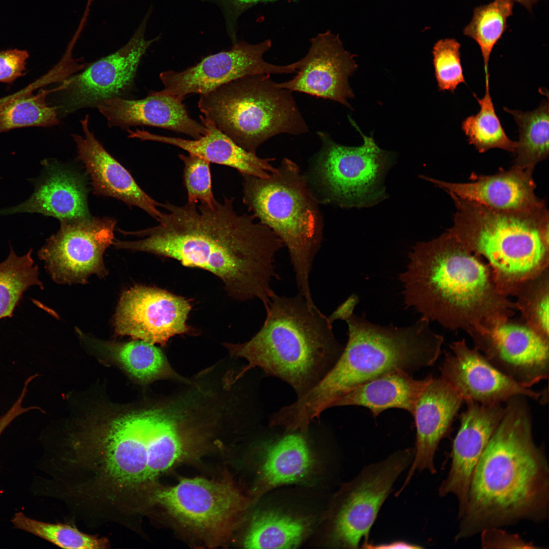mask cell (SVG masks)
<instances>
[{
  "label": "cell",
  "instance_id": "4",
  "mask_svg": "<svg viewBox=\"0 0 549 549\" xmlns=\"http://www.w3.org/2000/svg\"><path fill=\"white\" fill-rule=\"evenodd\" d=\"M342 317L348 327L346 347L320 380L292 404L295 416L310 423L333 403L355 387L396 370L410 373L433 365L438 359L443 337L421 318L403 327L382 326L353 313Z\"/></svg>",
  "mask_w": 549,
  "mask_h": 549
},
{
  "label": "cell",
  "instance_id": "28",
  "mask_svg": "<svg viewBox=\"0 0 549 549\" xmlns=\"http://www.w3.org/2000/svg\"><path fill=\"white\" fill-rule=\"evenodd\" d=\"M179 414L171 410L155 408L149 441L147 481L169 469L185 454L187 438Z\"/></svg>",
  "mask_w": 549,
  "mask_h": 549
},
{
  "label": "cell",
  "instance_id": "34",
  "mask_svg": "<svg viewBox=\"0 0 549 549\" xmlns=\"http://www.w3.org/2000/svg\"><path fill=\"white\" fill-rule=\"evenodd\" d=\"M480 109L475 115L466 117L462 129L470 144L480 153L492 148H500L515 152L517 142L507 135L498 116L490 92V86H485L484 96L479 99L475 95Z\"/></svg>",
  "mask_w": 549,
  "mask_h": 549
},
{
  "label": "cell",
  "instance_id": "7",
  "mask_svg": "<svg viewBox=\"0 0 549 549\" xmlns=\"http://www.w3.org/2000/svg\"><path fill=\"white\" fill-rule=\"evenodd\" d=\"M242 175L243 203L287 247L298 294L313 304L310 276L321 246L323 224L308 179L287 158L267 178Z\"/></svg>",
  "mask_w": 549,
  "mask_h": 549
},
{
  "label": "cell",
  "instance_id": "19",
  "mask_svg": "<svg viewBox=\"0 0 549 549\" xmlns=\"http://www.w3.org/2000/svg\"><path fill=\"white\" fill-rule=\"evenodd\" d=\"M460 417V426L453 440L451 467L447 478L439 488L444 497L455 496L459 503L458 517L464 514L475 467L505 413L501 404L482 405L467 402Z\"/></svg>",
  "mask_w": 549,
  "mask_h": 549
},
{
  "label": "cell",
  "instance_id": "11",
  "mask_svg": "<svg viewBox=\"0 0 549 549\" xmlns=\"http://www.w3.org/2000/svg\"><path fill=\"white\" fill-rule=\"evenodd\" d=\"M116 221L109 217L61 221L59 230L38 251L52 280L58 284H85L92 274H108L105 250L114 242Z\"/></svg>",
  "mask_w": 549,
  "mask_h": 549
},
{
  "label": "cell",
  "instance_id": "30",
  "mask_svg": "<svg viewBox=\"0 0 549 549\" xmlns=\"http://www.w3.org/2000/svg\"><path fill=\"white\" fill-rule=\"evenodd\" d=\"M100 346L139 382L147 383L164 378L182 379L154 344L137 340L126 343H105Z\"/></svg>",
  "mask_w": 549,
  "mask_h": 549
},
{
  "label": "cell",
  "instance_id": "1",
  "mask_svg": "<svg viewBox=\"0 0 549 549\" xmlns=\"http://www.w3.org/2000/svg\"><path fill=\"white\" fill-rule=\"evenodd\" d=\"M233 198L212 205L161 204L165 210L153 227L134 233L143 238L122 241V249L168 257L186 267L207 270L240 301L257 299L266 308L279 277L275 256L283 244L253 215L240 214Z\"/></svg>",
  "mask_w": 549,
  "mask_h": 549
},
{
  "label": "cell",
  "instance_id": "32",
  "mask_svg": "<svg viewBox=\"0 0 549 549\" xmlns=\"http://www.w3.org/2000/svg\"><path fill=\"white\" fill-rule=\"evenodd\" d=\"M32 251L31 249L19 256L11 247L7 259L0 263V319L13 316L23 294L30 287L36 285L43 288Z\"/></svg>",
  "mask_w": 549,
  "mask_h": 549
},
{
  "label": "cell",
  "instance_id": "16",
  "mask_svg": "<svg viewBox=\"0 0 549 549\" xmlns=\"http://www.w3.org/2000/svg\"><path fill=\"white\" fill-rule=\"evenodd\" d=\"M475 348L497 369L529 388L548 378V342L528 325L502 321L468 332Z\"/></svg>",
  "mask_w": 549,
  "mask_h": 549
},
{
  "label": "cell",
  "instance_id": "14",
  "mask_svg": "<svg viewBox=\"0 0 549 549\" xmlns=\"http://www.w3.org/2000/svg\"><path fill=\"white\" fill-rule=\"evenodd\" d=\"M147 12L129 41L115 52L90 65L81 73L62 86L65 98L63 114L80 108L97 106L103 101L118 97L133 83L140 60L148 47L159 39L145 38Z\"/></svg>",
  "mask_w": 549,
  "mask_h": 549
},
{
  "label": "cell",
  "instance_id": "5",
  "mask_svg": "<svg viewBox=\"0 0 549 549\" xmlns=\"http://www.w3.org/2000/svg\"><path fill=\"white\" fill-rule=\"evenodd\" d=\"M265 309L263 324L251 340L224 344L232 356L249 362L236 378L259 367L288 383L299 397L320 380L343 349L329 318L299 294L275 293Z\"/></svg>",
  "mask_w": 549,
  "mask_h": 549
},
{
  "label": "cell",
  "instance_id": "8",
  "mask_svg": "<svg viewBox=\"0 0 549 549\" xmlns=\"http://www.w3.org/2000/svg\"><path fill=\"white\" fill-rule=\"evenodd\" d=\"M203 116L247 151L280 134L309 131L291 92L277 85L270 74L245 76L200 95Z\"/></svg>",
  "mask_w": 549,
  "mask_h": 549
},
{
  "label": "cell",
  "instance_id": "22",
  "mask_svg": "<svg viewBox=\"0 0 549 549\" xmlns=\"http://www.w3.org/2000/svg\"><path fill=\"white\" fill-rule=\"evenodd\" d=\"M533 171L512 166L492 175H471V182H450L422 175L437 187L458 198L501 210H521L545 204L535 194Z\"/></svg>",
  "mask_w": 549,
  "mask_h": 549
},
{
  "label": "cell",
  "instance_id": "6",
  "mask_svg": "<svg viewBox=\"0 0 549 549\" xmlns=\"http://www.w3.org/2000/svg\"><path fill=\"white\" fill-rule=\"evenodd\" d=\"M456 207L448 229L493 268L503 290L532 280L548 259V212L545 204L521 210H501L449 194Z\"/></svg>",
  "mask_w": 549,
  "mask_h": 549
},
{
  "label": "cell",
  "instance_id": "36",
  "mask_svg": "<svg viewBox=\"0 0 549 549\" xmlns=\"http://www.w3.org/2000/svg\"><path fill=\"white\" fill-rule=\"evenodd\" d=\"M11 522L15 528L45 539L60 547L68 549H101L108 547L106 538H99L79 531L70 525L51 524L27 517L17 512Z\"/></svg>",
  "mask_w": 549,
  "mask_h": 549
},
{
  "label": "cell",
  "instance_id": "35",
  "mask_svg": "<svg viewBox=\"0 0 549 549\" xmlns=\"http://www.w3.org/2000/svg\"><path fill=\"white\" fill-rule=\"evenodd\" d=\"M49 92L24 94L8 103L0 110V133L29 127H50L59 123L56 109L48 105Z\"/></svg>",
  "mask_w": 549,
  "mask_h": 549
},
{
  "label": "cell",
  "instance_id": "24",
  "mask_svg": "<svg viewBox=\"0 0 549 549\" xmlns=\"http://www.w3.org/2000/svg\"><path fill=\"white\" fill-rule=\"evenodd\" d=\"M110 127L147 126L162 128L198 139L205 127L192 118L182 102L168 95L152 92L140 100L115 97L97 106Z\"/></svg>",
  "mask_w": 549,
  "mask_h": 549
},
{
  "label": "cell",
  "instance_id": "29",
  "mask_svg": "<svg viewBox=\"0 0 549 549\" xmlns=\"http://www.w3.org/2000/svg\"><path fill=\"white\" fill-rule=\"evenodd\" d=\"M503 109L513 116L518 127L519 139L512 166L533 171L537 163L548 156V98L532 111L523 112L506 107Z\"/></svg>",
  "mask_w": 549,
  "mask_h": 549
},
{
  "label": "cell",
  "instance_id": "27",
  "mask_svg": "<svg viewBox=\"0 0 549 549\" xmlns=\"http://www.w3.org/2000/svg\"><path fill=\"white\" fill-rule=\"evenodd\" d=\"M304 432L290 431L269 446L260 474L264 488L297 482L309 473L313 461Z\"/></svg>",
  "mask_w": 549,
  "mask_h": 549
},
{
  "label": "cell",
  "instance_id": "20",
  "mask_svg": "<svg viewBox=\"0 0 549 549\" xmlns=\"http://www.w3.org/2000/svg\"><path fill=\"white\" fill-rule=\"evenodd\" d=\"M462 399L442 377L433 376L420 393L412 415L416 428L414 455L400 493L416 471L436 472L434 457L440 441L448 434Z\"/></svg>",
  "mask_w": 549,
  "mask_h": 549
},
{
  "label": "cell",
  "instance_id": "13",
  "mask_svg": "<svg viewBox=\"0 0 549 549\" xmlns=\"http://www.w3.org/2000/svg\"><path fill=\"white\" fill-rule=\"evenodd\" d=\"M150 500L184 526L209 535L228 528L246 503L232 484L202 478H184L174 486L160 488Z\"/></svg>",
  "mask_w": 549,
  "mask_h": 549
},
{
  "label": "cell",
  "instance_id": "44",
  "mask_svg": "<svg viewBox=\"0 0 549 549\" xmlns=\"http://www.w3.org/2000/svg\"><path fill=\"white\" fill-rule=\"evenodd\" d=\"M38 86L36 82H33L26 86L25 87L19 90V91L8 95L7 96L0 98V110L1 109L5 106L8 103L11 102L16 98L21 96L24 94L33 92L38 89Z\"/></svg>",
  "mask_w": 549,
  "mask_h": 549
},
{
  "label": "cell",
  "instance_id": "12",
  "mask_svg": "<svg viewBox=\"0 0 549 549\" xmlns=\"http://www.w3.org/2000/svg\"><path fill=\"white\" fill-rule=\"evenodd\" d=\"M232 44L230 50L208 55L182 71L163 72L160 78L164 87L159 93L182 102L189 94L202 95L245 76L297 71L298 61L279 66L264 60L263 55L272 45L269 39L255 44L245 41Z\"/></svg>",
  "mask_w": 549,
  "mask_h": 549
},
{
  "label": "cell",
  "instance_id": "43",
  "mask_svg": "<svg viewBox=\"0 0 549 549\" xmlns=\"http://www.w3.org/2000/svg\"><path fill=\"white\" fill-rule=\"evenodd\" d=\"M23 401V398L19 397L17 401L12 406V407L7 411V412L4 414L3 416L0 417V436L3 433L6 428L16 418L20 416L23 413L27 412L30 410V408L26 407L23 408L22 406V403Z\"/></svg>",
  "mask_w": 549,
  "mask_h": 549
},
{
  "label": "cell",
  "instance_id": "38",
  "mask_svg": "<svg viewBox=\"0 0 549 549\" xmlns=\"http://www.w3.org/2000/svg\"><path fill=\"white\" fill-rule=\"evenodd\" d=\"M184 164L183 182L187 191L188 202L212 205L214 197L210 163L195 155L179 154Z\"/></svg>",
  "mask_w": 549,
  "mask_h": 549
},
{
  "label": "cell",
  "instance_id": "39",
  "mask_svg": "<svg viewBox=\"0 0 549 549\" xmlns=\"http://www.w3.org/2000/svg\"><path fill=\"white\" fill-rule=\"evenodd\" d=\"M530 283L527 298L516 305L523 310L529 326L546 339L548 337V291L544 282L535 285Z\"/></svg>",
  "mask_w": 549,
  "mask_h": 549
},
{
  "label": "cell",
  "instance_id": "33",
  "mask_svg": "<svg viewBox=\"0 0 549 549\" xmlns=\"http://www.w3.org/2000/svg\"><path fill=\"white\" fill-rule=\"evenodd\" d=\"M513 2L494 0L475 8L472 18L463 30L464 35L478 45L483 58L485 83H489V62L494 46L505 31L507 20L512 15Z\"/></svg>",
  "mask_w": 549,
  "mask_h": 549
},
{
  "label": "cell",
  "instance_id": "10",
  "mask_svg": "<svg viewBox=\"0 0 549 549\" xmlns=\"http://www.w3.org/2000/svg\"><path fill=\"white\" fill-rule=\"evenodd\" d=\"M414 449L395 451L384 460L370 464L344 487L332 525L338 545L357 548L363 539L369 544L370 530L399 476L411 464Z\"/></svg>",
  "mask_w": 549,
  "mask_h": 549
},
{
  "label": "cell",
  "instance_id": "3",
  "mask_svg": "<svg viewBox=\"0 0 549 549\" xmlns=\"http://www.w3.org/2000/svg\"><path fill=\"white\" fill-rule=\"evenodd\" d=\"M400 274L407 307L451 329L481 331L508 320L510 301L493 271L449 231L419 242Z\"/></svg>",
  "mask_w": 549,
  "mask_h": 549
},
{
  "label": "cell",
  "instance_id": "26",
  "mask_svg": "<svg viewBox=\"0 0 549 549\" xmlns=\"http://www.w3.org/2000/svg\"><path fill=\"white\" fill-rule=\"evenodd\" d=\"M433 376L421 380L396 370L361 384L335 401L331 407L359 406L368 408L374 416L389 408H399L412 415L416 402Z\"/></svg>",
  "mask_w": 549,
  "mask_h": 549
},
{
  "label": "cell",
  "instance_id": "41",
  "mask_svg": "<svg viewBox=\"0 0 549 549\" xmlns=\"http://www.w3.org/2000/svg\"><path fill=\"white\" fill-rule=\"evenodd\" d=\"M29 54L26 50L0 51V82L11 83L24 75Z\"/></svg>",
  "mask_w": 549,
  "mask_h": 549
},
{
  "label": "cell",
  "instance_id": "40",
  "mask_svg": "<svg viewBox=\"0 0 549 549\" xmlns=\"http://www.w3.org/2000/svg\"><path fill=\"white\" fill-rule=\"evenodd\" d=\"M214 5L219 8L224 20L227 33L232 43L237 42L238 22L241 16L250 8L260 3L279 0H199ZM297 3L299 0H289Z\"/></svg>",
  "mask_w": 549,
  "mask_h": 549
},
{
  "label": "cell",
  "instance_id": "18",
  "mask_svg": "<svg viewBox=\"0 0 549 549\" xmlns=\"http://www.w3.org/2000/svg\"><path fill=\"white\" fill-rule=\"evenodd\" d=\"M440 367L441 377L466 403L482 405L506 402L516 395L540 399L542 393L521 386L495 367L465 339L452 343Z\"/></svg>",
  "mask_w": 549,
  "mask_h": 549
},
{
  "label": "cell",
  "instance_id": "42",
  "mask_svg": "<svg viewBox=\"0 0 549 549\" xmlns=\"http://www.w3.org/2000/svg\"><path fill=\"white\" fill-rule=\"evenodd\" d=\"M483 548H535L532 543H526L517 534H511L498 528H491L481 532Z\"/></svg>",
  "mask_w": 549,
  "mask_h": 549
},
{
  "label": "cell",
  "instance_id": "45",
  "mask_svg": "<svg viewBox=\"0 0 549 549\" xmlns=\"http://www.w3.org/2000/svg\"><path fill=\"white\" fill-rule=\"evenodd\" d=\"M422 547L416 544L409 543L403 541H396L389 543L377 544L372 545L368 544L365 548H419Z\"/></svg>",
  "mask_w": 549,
  "mask_h": 549
},
{
  "label": "cell",
  "instance_id": "31",
  "mask_svg": "<svg viewBox=\"0 0 549 549\" xmlns=\"http://www.w3.org/2000/svg\"><path fill=\"white\" fill-rule=\"evenodd\" d=\"M300 519L274 512L253 518L244 539L247 548H292L299 545L307 531Z\"/></svg>",
  "mask_w": 549,
  "mask_h": 549
},
{
  "label": "cell",
  "instance_id": "17",
  "mask_svg": "<svg viewBox=\"0 0 549 549\" xmlns=\"http://www.w3.org/2000/svg\"><path fill=\"white\" fill-rule=\"evenodd\" d=\"M306 55L299 60L297 74L277 83L279 87L339 102L351 108L354 97L348 78L356 70L354 55L347 51L339 35L330 30L310 40Z\"/></svg>",
  "mask_w": 549,
  "mask_h": 549
},
{
  "label": "cell",
  "instance_id": "23",
  "mask_svg": "<svg viewBox=\"0 0 549 549\" xmlns=\"http://www.w3.org/2000/svg\"><path fill=\"white\" fill-rule=\"evenodd\" d=\"M83 135L72 134L80 159L90 175L95 193L112 197L139 207L156 220L161 206L137 184L131 173L103 147L88 127V116L81 120Z\"/></svg>",
  "mask_w": 549,
  "mask_h": 549
},
{
  "label": "cell",
  "instance_id": "2",
  "mask_svg": "<svg viewBox=\"0 0 549 549\" xmlns=\"http://www.w3.org/2000/svg\"><path fill=\"white\" fill-rule=\"evenodd\" d=\"M526 397L505 403V413L476 465L455 540L522 520L548 515V468L533 440Z\"/></svg>",
  "mask_w": 549,
  "mask_h": 549
},
{
  "label": "cell",
  "instance_id": "21",
  "mask_svg": "<svg viewBox=\"0 0 549 549\" xmlns=\"http://www.w3.org/2000/svg\"><path fill=\"white\" fill-rule=\"evenodd\" d=\"M41 175L35 182L30 197L15 206L3 208L0 214L38 213L61 221L91 218L87 189L80 175L60 164L45 160Z\"/></svg>",
  "mask_w": 549,
  "mask_h": 549
},
{
  "label": "cell",
  "instance_id": "25",
  "mask_svg": "<svg viewBox=\"0 0 549 549\" xmlns=\"http://www.w3.org/2000/svg\"><path fill=\"white\" fill-rule=\"evenodd\" d=\"M206 133L198 139L189 140L158 135L144 130H129V137L170 144L201 157L210 163L236 169L242 175L267 178L276 168L270 162L274 159L261 158L256 153L246 150L219 130L213 123L200 115Z\"/></svg>",
  "mask_w": 549,
  "mask_h": 549
},
{
  "label": "cell",
  "instance_id": "46",
  "mask_svg": "<svg viewBox=\"0 0 549 549\" xmlns=\"http://www.w3.org/2000/svg\"><path fill=\"white\" fill-rule=\"evenodd\" d=\"M513 2H517L520 4L524 6L527 10L531 11L533 6L535 4L538 0H511Z\"/></svg>",
  "mask_w": 549,
  "mask_h": 549
},
{
  "label": "cell",
  "instance_id": "15",
  "mask_svg": "<svg viewBox=\"0 0 549 549\" xmlns=\"http://www.w3.org/2000/svg\"><path fill=\"white\" fill-rule=\"evenodd\" d=\"M191 305L164 289L136 286L125 291L114 318L115 333L165 346L169 339L190 331Z\"/></svg>",
  "mask_w": 549,
  "mask_h": 549
},
{
  "label": "cell",
  "instance_id": "9",
  "mask_svg": "<svg viewBox=\"0 0 549 549\" xmlns=\"http://www.w3.org/2000/svg\"><path fill=\"white\" fill-rule=\"evenodd\" d=\"M349 119L363 144L344 146L327 133L317 132L321 146L314 160L312 182L326 203L344 208L371 207L387 198L384 180L394 156L380 148L372 136L364 135Z\"/></svg>",
  "mask_w": 549,
  "mask_h": 549
},
{
  "label": "cell",
  "instance_id": "37",
  "mask_svg": "<svg viewBox=\"0 0 549 549\" xmlns=\"http://www.w3.org/2000/svg\"><path fill=\"white\" fill-rule=\"evenodd\" d=\"M460 49V43L453 38L440 40L433 47L435 75L440 91L453 93L460 84L465 83Z\"/></svg>",
  "mask_w": 549,
  "mask_h": 549
}]
</instances>
